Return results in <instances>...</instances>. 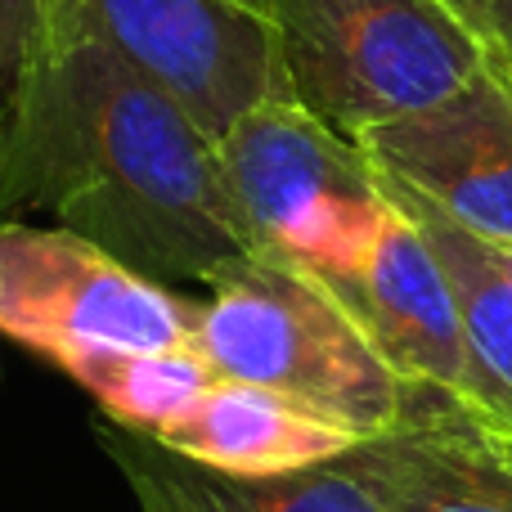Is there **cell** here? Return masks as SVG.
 Instances as JSON below:
<instances>
[{
  "label": "cell",
  "instance_id": "cell-1",
  "mask_svg": "<svg viewBox=\"0 0 512 512\" xmlns=\"http://www.w3.org/2000/svg\"><path fill=\"white\" fill-rule=\"evenodd\" d=\"M50 212L149 279L212 288L265 256L216 135L99 27L54 18L0 131V221Z\"/></svg>",
  "mask_w": 512,
  "mask_h": 512
},
{
  "label": "cell",
  "instance_id": "cell-2",
  "mask_svg": "<svg viewBox=\"0 0 512 512\" xmlns=\"http://www.w3.org/2000/svg\"><path fill=\"white\" fill-rule=\"evenodd\" d=\"M194 351L221 378L279 391L360 441L391 432L414 400L346 301L279 256L234 265L198 297Z\"/></svg>",
  "mask_w": 512,
  "mask_h": 512
},
{
  "label": "cell",
  "instance_id": "cell-3",
  "mask_svg": "<svg viewBox=\"0 0 512 512\" xmlns=\"http://www.w3.org/2000/svg\"><path fill=\"white\" fill-rule=\"evenodd\" d=\"M283 90L310 117L360 140L450 99L486 54L441 0H252Z\"/></svg>",
  "mask_w": 512,
  "mask_h": 512
},
{
  "label": "cell",
  "instance_id": "cell-4",
  "mask_svg": "<svg viewBox=\"0 0 512 512\" xmlns=\"http://www.w3.org/2000/svg\"><path fill=\"white\" fill-rule=\"evenodd\" d=\"M216 149L265 256L315 274L328 288L369 265L391 221V198L355 140L292 99H265Z\"/></svg>",
  "mask_w": 512,
  "mask_h": 512
},
{
  "label": "cell",
  "instance_id": "cell-5",
  "mask_svg": "<svg viewBox=\"0 0 512 512\" xmlns=\"http://www.w3.org/2000/svg\"><path fill=\"white\" fill-rule=\"evenodd\" d=\"M198 297L167 288L63 225L0 221V337L54 355L72 346H194Z\"/></svg>",
  "mask_w": 512,
  "mask_h": 512
},
{
  "label": "cell",
  "instance_id": "cell-6",
  "mask_svg": "<svg viewBox=\"0 0 512 512\" xmlns=\"http://www.w3.org/2000/svg\"><path fill=\"white\" fill-rule=\"evenodd\" d=\"M68 14L153 72L216 140L248 108L288 99L252 0H54L50 23Z\"/></svg>",
  "mask_w": 512,
  "mask_h": 512
},
{
  "label": "cell",
  "instance_id": "cell-7",
  "mask_svg": "<svg viewBox=\"0 0 512 512\" xmlns=\"http://www.w3.org/2000/svg\"><path fill=\"white\" fill-rule=\"evenodd\" d=\"M333 292L409 391H432L512 427V391L481 364L450 274L409 216L391 207L369 265Z\"/></svg>",
  "mask_w": 512,
  "mask_h": 512
},
{
  "label": "cell",
  "instance_id": "cell-8",
  "mask_svg": "<svg viewBox=\"0 0 512 512\" xmlns=\"http://www.w3.org/2000/svg\"><path fill=\"white\" fill-rule=\"evenodd\" d=\"M373 167L512 252V86L477 72L450 99L360 135Z\"/></svg>",
  "mask_w": 512,
  "mask_h": 512
},
{
  "label": "cell",
  "instance_id": "cell-9",
  "mask_svg": "<svg viewBox=\"0 0 512 512\" xmlns=\"http://www.w3.org/2000/svg\"><path fill=\"white\" fill-rule=\"evenodd\" d=\"M360 454L391 512H512V427L432 391Z\"/></svg>",
  "mask_w": 512,
  "mask_h": 512
},
{
  "label": "cell",
  "instance_id": "cell-10",
  "mask_svg": "<svg viewBox=\"0 0 512 512\" xmlns=\"http://www.w3.org/2000/svg\"><path fill=\"white\" fill-rule=\"evenodd\" d=\"M95 436L140 512H391L360 445L306 472L230 477L108 418Z\"/></svg>",
  "mask_w": 512,
  "mask_h": 512
},
{
  "label": "cell",
  "instance_id": "cell-11",
  "mask_svg": "<svg viewBox=\"0 0 512 512\" xmlns=\"http://www.w3.org/2000/svg\"><path fill=\"white\" fill-rule=\"evenodd\" d=\"M153 441L230 477H283L342 459L360 445V436L310 414L279 391L216 378L203 400L167 436Z\"/></svg>",
  "mask_w": 512,
  "mask_h": 512
},
{
  "label": "cell",
  "instance_id": "cell-12",
  "mask_svg": "<svg viewBox=\"0 0 512 512\" xmlns=\"http://www.w3.org/2000/svg\"><path fill=\"white\" fill-rule=\"evenodd\" d=\"M50 364L95 396L108 423L144 436H167L221 378L194 346H176V351L72 346V351L54 355Z\"/></svg>",
  "mask_w": 512,
  "mask_h": 512
},
{
  "label": "cell",
  "instance_id": "cell-13",
  "mask_svg": "<svg viewBox=\"0 0 512 512\" xmlns=\"http://www.w3.org/2000/svg\"><path fill=\"white\" fill-rule=\"evenodd\" d=\"M378 176L391 207L418 225V234L432 243L436 261L450 274V288L463 310V328H468L481 364L512 391V252L463 230L441 207L418 198L414 189L391 180L387 171H378Z\"/></svg>",
  "mask_w": 512,
  "mask_h": 512
},
{
  "label": "cell",
  "instance_id": "cell-14",
  "mask_svg": "<svg viewBox=\"0 0 512 512\" xmlns=\"http://www.w3.org/2000/svg\"><path fill=\"white\" fill-rule=\"evenodd\" d=\"M54 0H0V131L14 113L23 81L41 54Z\"/></svg>",
  "mask_w": 512,
  "mask_h": 512
},
{
  "label": "cell",
  "instance_id": "cell-15",
  "mask_svg": "<svg viewBox=\"0 0 512 512\" xmlns=\"http://www.w3.org/2000/svg\"><path fill=\"white\" fill-rule=\"evenodd\" d=\"M441 5L481 45L486 68L512 86V0H441Z\"/></svg>",
  "mask_w": 512,
  "mask_h": 512
}]
</instances>
